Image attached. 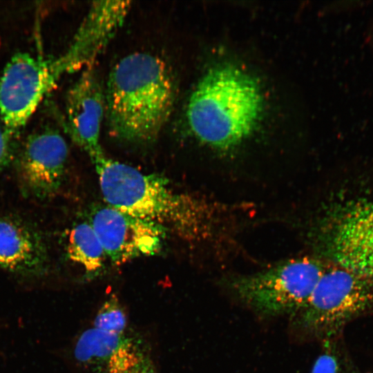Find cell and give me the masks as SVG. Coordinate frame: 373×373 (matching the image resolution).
<instances>
[{
	"mask_svg": "<svg viewBox=\"0 0 373 373\" xmlns=\"http://www.w3.org/2000/svg\"><path fill=\"white\" fill-rule=\"evenodd\" d=\"M93 164L106 204L184 240L200 239L209 232L207 204L177 191L165 177L142 173L105 155Z\"/></svg>",
	"mask_w": 373,
	"mask_h": 373,
	"instance_id": "obj_1",
	"label": "cell"
},
{
	"mask_svg": "<svg viewBox=\"0 0 373 373\" xmlns=\"http://www.w3.org/2000/svg\"><path fill=\"white\" fill-rule=\"evenodd\" d=\"M175 84L166 63L146 52L130 54L113 68L106 111L111 134L137 143L155 140L171 113Z\"/></svg>",
	"mask_w": 373,
	"mask_h": 373,
	"instance_id": "obj_2",
	"label": "cell"
},
{
	"mask_svg": "<svg viewBox=\"0 0 373 373\" xmlns=\"http://www.w3.org/2000/svg\"><path fill=\"white\" fill-rule=\"evenodd\" d=\"M262 108V95L255 79L225 63L210 68L199 80L189 99L186 119L200 142L229 150L254 132Z\"/></svg>",
	"mask_w": 373,
	"mask_h": 373,
	"instance_id": "obj_3",
	"label": "cell"
},
{
	"mask_svg": "<svg viewBox=\"0 0 373 373\" xmlns=\"http://www.w3.org/2000/svg\"><path fill=\"white\" fill-rule=\"evenodd\" d=\"M327 267L309 257L288 260L230 282L236 296L260 314H296L307 303Z\"/></svg>",
	"mask_w": 373,
	"mask_h": 373,
	"instance_id": "obj_4",
	"label": "cell"
},
{
	"mask_svg": "<svg viewBox=\"0 0 373 373\" xmlns=\"http://www.w3.org/2000/svg\"><path fill=\"white\" fill-rule=\"evenodd\" d=\"M372 282L338 265L327 267L305 305L296 314L298 325L331 333L373 303Z\"/></svg>",
	"mask_w": 373,
	"mask_h": 373,
	"instance_id": "obj_5",
	"label": "cell"
},
{
	"mask_svg": "<svg viewBox=\"0 0 373 373\" xmlns=\"http://www.w3.org/2000/svg\"><path fill=\"white\" fill-rule=\"evenodd\" d=\"M56 59L18 52L0 77V117L12 134L26 125L40 102L61 75Z\"/></svg>",
	"mask_w": 373,
	"mask_h": 373,
	"instance_id": "obj_6",
	"label": "cell"
},
{
	"mask_svg": "<svg viewBox=\"0 0 373 373\" xmlns=\"http://www.w3.org/2000/svg\"><path fill=\"white\" fill-rule=\"evenodd\" d=\"M88 221L108 258L117 265L158 254L166 233L157 224L108 204L94 206Z\"/></svg>",
	"mask_w": 373,
	"mask_h": 373,
	"instance_id": "obj_7",
	"label": "cell"
},
{
	"mask_svg": "<svg viewBox=\"0 0 373 373\" xmlns=\"http://www.w3.org/2000/svg\"><path fill=\"white\" fill-rule=\"evenodd\" d=\"M67 157V144L55 129L46 128L29 135L17 160L26 192L39 199L54 195L61 186Z\"/></svg>",
	"mask_w": 373,
	"mask_h": 373,
	"instance_id": "obj_8",
	"label": "cell"
},
{
	"mask_svg": "<svg viewBox=\"0 0 373 373\" xmlns=\"http://www.w3.org/2000/svg\"><path fill=\"white\" fill-rule=\"evenodd\" d=\"M131 1L93 2L67 52L57 59L62 74L88 66L122 26Z\"/></svg>",
	"mask_w": 373,
	"mask_h": 373,
	"instance_id": "obj_9",
	"label": "cell"
},
{
	"mask_svg": "<svg viewBox=\"0 0 373 373\" xmlns=\"http://www.w3.org/2000/svg\"><path fill=\"white\" fill-rule=\"evenodd\" d=\"M105 110V95L99 80L93 70L86 68L68 93L66 126L73 142L93 162L104 155L99 135Z\"/></svg>",
	"mask_w": 373,
	"mask_h": 373,
	"instance_id": "obj_10",
	"label": "cell"
},
{
	"mask_svg": "<svg viewBox=\"0 0 373 373\" xmlns=\"http://www.w3.org/2000/svg\"><path fill=\"white\" fill-rule=\"evenodd\" d=\"M329 249L338 265L373 282V202L357 204L338 218Z\"/></svg>",
	"mask_w": 373,
	"mask_h": 373,
	"instance_id": "obj_11",
	"label": "cell"
},
{
	"mask_svg": "<svg viewBox=\"0 0 373 373\" xmlns=\"http://www.w3.org/2000/svg\"><path fill=\"white\" fill-rule=\"evenodd\" d=\"M74 356L93 373H131L149 357L139 339L94 327L79 336Z\"/></svg>",
	"mask_w": 373,
	"mask_h": 373,
	"instance_id": "obj_12",
	"label": "cell"
},
{
	"mask_svg": "<svg viewBox=\"0 0 373 373\" xmlns=\"http://www.w3.org/2000/svg\"><path fill=\"white\" fill-rule=\"evenodd\" d=\"M47 262L46 244L37 230L15 218H0V267L35 274L44 271Z\"/></svg>",
	"mask_w": 373,
	"mask_h": 373,
	"instance_id": "obj_13",
	"label": "cell"
},
{
	"mask_svg": "<svg viewBox=\"0 0 373 373\" xmlns=\"http://www.w3.org/2000/svg\"><path fill=\"white\" fill-rule=\"evenodd\" d=\"M66 253L68 258L81 265L88 275L99 274L108 258L89 221L78 222L70 229Z\"/></svg>",
	"mask_w": 373,
	"mask_h": 373,
	"instance_id": "obj_14",
	"label": "cell"
},
{
	"mask_svg": "<svg viewBox=\"0 0 373 373\" xmlns=\"http://www.w3.org/2000/svg\"><path fill=\"white\" fill-rule=\"evenodd\" d=\"M127 326L126 314L115 295L107 299L99 309L93 327L118 334H124Z\"/></svg>",
	"mask_w": 373,
	"mask_h": 373,
	"instance_id": "obj_15",
	"label": "cell"
},
{
	"mask_svg": "<svg viewBox=\"0 0 373 373\" xmlns=\"http://www.w3.org/2000/svg\"><path fill=\"white\" fill-rule=\"evenodd\" d=\"M15 136L0 125V174L9 166L15 152Z\"/></svg>",
	"mask_w": 373,
	"mask_h": 373,
	"instance_id": "obj_16",
	"label": "cell"
},
{
	"mask_svg": "<svg viewBox=\"0 0 373 373\" xmlns=\"http://www.w3.org/2000/svg\"><path fill=\"white\" fill-rule=\"evenodd\" d=\"M312 373H341V370L334 356L325 353L316 359Z\"/></svg>",
	"mask_w": 373,
	"mask_h": 373,
	"instance_id": "obj_17",
	"label": "cell"
},
{
	"mask_svg": "<svg viewBox=\"0 0 373 373\" xmlns=\"http://www.w3.org/2000/svg\"><path fill=\"white\" fill-rule=\"evenodd\" d=\"M131 373H156V372L149 356L146 358Z\"/></svg>",
	"mask_w": 373,
	"mask_h": 373,
	"instance_id": "obj_18",
	"label": "cell"
}]
</instances>
